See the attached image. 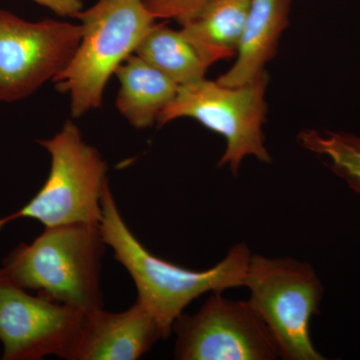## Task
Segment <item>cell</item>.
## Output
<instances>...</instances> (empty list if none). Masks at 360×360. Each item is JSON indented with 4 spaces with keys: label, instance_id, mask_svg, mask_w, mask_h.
<instances>
[{
    "label": "cell",
    "instance_id": "obj_1",
    "mask_svg": "<svg viewBox=\"0 0 360 360\" xmlns=\"http://www.w3.org/2000/svg\"><path fill=\"white\" fill-rule=\"evenodd\" d=\"M99 227L106 246L136 286V302L155 316L165 338L189 303L207 292L245 286L251 252L245 243L232 246L212 269L195 271L155 257L139 243L122 219L110 184L104 188Z\"/></svg>",
    "mask_w": 360,
    "mask_h": 360
},
{
    "label": "cell",
    "instance_id": "obj_2",
    "mask_svg": "<svg viewBox=\"0 0 360 360\" xmlns=\"http://www.w3.org/2000/svg\"><path fill=\"white\" fill-rule=\"evenodd\" d=\"M105 246L99 224L45 227L30 245L16 246L0 269L16 285L51 302L85 311L103 309Z\"/></svg>",
    "mask_w": 360,
    "mask_h": 360
},
{
    "label": "cell",
    "instance_id": "obj_3",
    "mask_svg": "<svg viewBox=\"0 0 360 360\" xmlns=\"http://www.w3.org/2000/svg\"><path fill=\"white\" fill-rule=\"evenodd\" d=\"M82 39L72 60L52 82L68 94L73 117L103 105L104 90L158 18L143 0H97L77 14Z\"/></svg>",
    "mask_w": 360,
    "mask_h": 360
},
{
    "label": "cell",
    "instance_id": "obj_4",
    "mask_svg": "<svg viewBox=\"0 0 360 360\" xmlns=\"http://www.w3.org/2000/svg\"><path fill=\"white\" fill-rule=\"evenodd\" d=\"M37 142L51 155L49 177L30 202L0 219V231L20 219L39 220L45 227L99 224L108 184V163L99 151L84 141L72 122H66L51 139Z\"/></svg>",
    "mask_w": 360,
    "mask_h": 360
},
{
    "label": "cell",
    "instance_id": "obj_5",
    "mask_svg": "<svg viewBox=\"0 0 360 360\" xmlns=\"http://www.w3.org/2000/svg\"><path fill=\"white\" fill-rule=\"evenodd\" d=\"M269 82V75L265 71L252 82L239 86H224L217 80L205 78L181 85L174 98L161 111L158 125L189 117L222 135L226 148L219 167H229L236 176L248 156L271 162L262 129L269 110L265 99Z\"/></svg>",
    "mask_w": 360,
    "mask_h": 360
},
{
    "label": "cell",
    "instance_id": "obj_6",
    "mask_svg": "<svg viewBox=\"0 0 360 360\" xmlns=\"http://www.w3.org/2000/svg\"><path fill=\"white\" fill-rule=\"evenodd\" d=\"M248 302L262 317L285 360H322L309 335L321 314L323 285L309 262L251 255L245 279Z\"/></svg>",
    "mask_w": 360,
    "mask_h": 360
},
{
    "label": "cell",
    "instance_id": "obj_7",
    "mask_svg": "<svg viewBox=\"0 0 360 360\" xmlns=\"http://www.w3.org/2000/svg\"><path fill=\"white\" fill-rule=\"evenodd\" d=\"M82 39V25L30 22L0 9V101L32 96L68 68Z\"/></svg>",
    "mask_w": 360,
    "mask_h": 360
},
{
    "label": "cell",
    "instance_id": "obj_8",
    "mask_svg": "<svg viewBox=\"0 0 360 360\" xmlns=\"http://www.w3.org/2000/svg\"><path fill=\"white\" fill-rule=\"evenodd\" d=\"M174 356L180 360H272L278 347L262 317L250 302L212 292L196 314L180 315Z\"/></svg>",
    "mask_w": 360,
    "mask_h": 360
},
{
    "label": "cell",
    "instance_id": "obj_9",
    "mask_svg": "<svg viewBox=\"0 0 360 360\" xmlns=\"http://www.w3.org/2000/svg\"><path fill=\"white\" fill-rule=\"evenodd\" d=\"M86 311L32 295L0 269V342L4 360H73Z\"/></svg>",
    "mask_w": 360,
    "mask_h": 360
},
{
    "label": "cell",
    "instance_id": "obj_10",
    "mask_svg": "<svg viewBox=\"0 0 360 360\" xmlns=\"http://www.w3.org/2000/svg\"><path fill=\"white\" fill-rule=\"evenodd\" d=\"M160 340L167 338L160 323L139 302L117 314L89 310L73 360H136Z\"/></svg>",
    "mask_w": 360,
    "mask_h": 360
},
{
    "label": "cell",
    "instance_id": "obj_11",
    "mask_svg": "<svg viewBox=\"0 0 360 360\" xmlns=\"http://www.w3.org/2000/svg\"><path fill=\"white\" fill-rule=\"evenodd\" d=\"M292 0H250L236 63L217 78L224 86H239L264 73L290 25Z\"/></svg>",
    "mask_w": 360,
    "mask_h": 360
},
{
    "label": "cell",
    "instance_id": "obj_12",
    "mask_svg": "<svg viewBox=\"0 0 360 360\" xmlns=\"http://www.w3.org/2000/svg\"><path fill=\"white\" fill-rule=\"evenodd\" d=\"M115 75L120 84L116 108L139 129L158 122L161 111L174 98L179 87L135 53L118 66Z\"/></svg>",
    "mask_w": 360,
    "mask_h": 360
},
{
    "label": "cell",
    "instance_id": "obj_13",
    "mask_svg": "<svg viewBox=\"0 0 360 360\" xmlns=\"http://www.w3.org/2000/svg\"><path fill=\"white\" fill-rule=\"evenodd\" d=\"M250 0H210L180 32L210 68L234 58L245 28Z\"/></svg>",
    "mask_w": 360,
    "mask_h": 360
},
{
    "label": "cell",
    "instance_id": "obj_14",
    "mask_svg": "<svg viewBox=\"0 0 360 360\" xmlns=\"http://www.w3.org/2000/svg\"><path fill=\"white\" fill-rule=\"evenodd\" d=\"M135 54L179 86L203 79L210 68L180 30H175L167 23H155Z\"/></svg>",
    "mask_w": 360,
    "mask_h": 360
},
{
    "label": "cell",
    "instance_id": "obj_15",
    "mask_svg": "<svg viewBox=\"0 0 360 360\" xmlns=\"http://www.w3.org/2000/svg\"><path fill=\"white\" fill-rule=\"evenodd\" d=\"M302 148L323 158V163L360 194V136L342 131L303 129L297 135Z\"/></svg>",
    "mask_w": 360,
    "mask_h": 360
},
{
    "label": "cell",
    "instance_id": "obj_16",
    "mask_svg": "<svg viewBox=\"0 0 360 360\" xmlns=\"http://www.w3.org/2000/svg\"><path fill=\"white\" fill-rule=\"evenodd\" d=\"M156 18L177 21L180 25L193 18L210 0H143Z\"/></svg>",
    "mask_w": 360,
    "mask_h": 360
},
{
    "label": "cell",
    "instance_id": "obj_17",
    "mask_svg": "<svg viewBox=\"0 0 360 360\" xmlns=\"http://www.w3.org/2000/svg\"><path fill=\"white\" fill-rule=\"evenodd\" d=\"M39 6L51 9L52 13L61 18H77L84 9L82 0H33Z\"/></svg>",
    "mask_w": 360,
    "mask_h": 360
}]
</instances>
